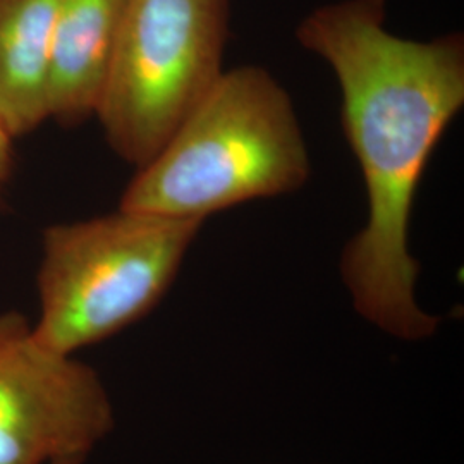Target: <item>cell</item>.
<instances>
[{"label": "cell", "instance_id": "3", "mask_svg": "<svg viewBox=\"0 0 464 464\" xmlns=\"http://www.w3.org/2000/svg\"><path fill=\"white\" fill-rule=\"evenodd\" d=\"M205 220L119 208L42 234L36 339L78 356L151 314L176 281Z\"/></svg>", "mask_w": 464, "mask_h": 464}, {"label": "cell", "instance_id": "6", "mask_svg": "<svg viewBox=\"0 0 464 464\" xmlns=\"http://www.w3.org/2000/svg\"><path fill=\"white\" fill-rule=\"evenodd\" d=\"M126 0H61L50 45L49 119L63 126L97 116Z\"/></svg>", "mask_w": 464, "mask_h": 464}, {"label": "cell", "instance_id": "1", "mask_svg": "<svg viewBox=\"0 0 464 464\" xmlns=\"http://www.w3.org/2000/svg\"><path fill=\"white\" fill-rule=\"evenodd\" d=\"M296 38L337 78L344 133L365 181V227L339 264L353 308L396 341H429L442 318L418 301L410 220L431 151L463 109V36L402 38L385 28V0H343L304 17Z\"/></svg>", "mask_w": 464, "mask_h": 464}, {"label": "cell", "instance_id": "7", "mask_svg": "<svg viewBox=\"0 0 464 464\" xmlns=\"http://www.w3.org/2000/svg\"><path fill=\"white\" fill-rule=\"evenodd\" d=\"M61 0H0V121L14 138L49 121L50 45Z\"/></svg>", "mask_w": 464, "mask_h": 464}, {"label": "cell", "instance_id": "2", "mask_svg": "<svg viewBox=\"0 0 464 464\" xmlns=\"http://www.w3.org/2000/svg\"><path fill=\"white\" fill-rule=\"evenodd\" d=\"M310 174L289 93L264 67H234L138 169L119 208L205 220L246 201L295 193Z\"/></svg>", "mask_w": 464, "mask_h": 464}, {"label": "cell", "instance_id": "9", "mask_svg": "<svg viewBox=\"0 0 464 464\" xmlns=\"http://www.w3.org/2000/svg\"><path fill=\"white\" fill-rule=\"evenodd\" d=\"M88 458L84 456H72V458H63V459H57L52 464H86Z\"/></svg>", "mask_w": 464, "mask_h": 464}, {"label": "cell", "instance_id": "5", "mask_svg": "<svg viewBox=\"0 0 464 464\" xmlns=\"http://www.w3.org/2000/svg\"><path fill=\"white\" fill-rule=\"evenodd\" d=\"M116 423L93 366L44 346L16 310L0 314V464L90 458Z\"/></svg>", "mask_w": 464, "mask_h": 464}, {"label": "cell", "instance_id": "4", "mask_svg": "<svg viewBox=\"0 0 464 464\" xmlns=\"http://www.w3.org/2000/svg\"><path fill=\"white\" fill-rule=\"evenodd\" d=\"M231 0H126L97 109L117 155L143 167L224 74Z\"/></svg>", "mask_w": 464, "mask_h": 464}, {"label": "cell", "instance_id": "10", "mask_svg": "<svg viewBox=\"0 0 464 464\" xmlns=\"http://www.w3.org/2000/svg\"><path fill=\"white\" fill-rule=\"evenodd\" d=\"M316 464H329V463H316Z\"/></svg>", "mask_w": 464, "mask_h": 464}, {"label": "cell", "instance_id": "8", "mask_svg": "<svg viewBox=\"0 0 464 464\" xmlns=\"http://www.w3.org/2000/svg\"><path fill=\"white\" fill-rule=\"evenodd\" d=\"M14 136L0 121V191L9 181L14 169Z\"/></svg>", "mask_w": 464, "mask_h": 464}]
</instances>
